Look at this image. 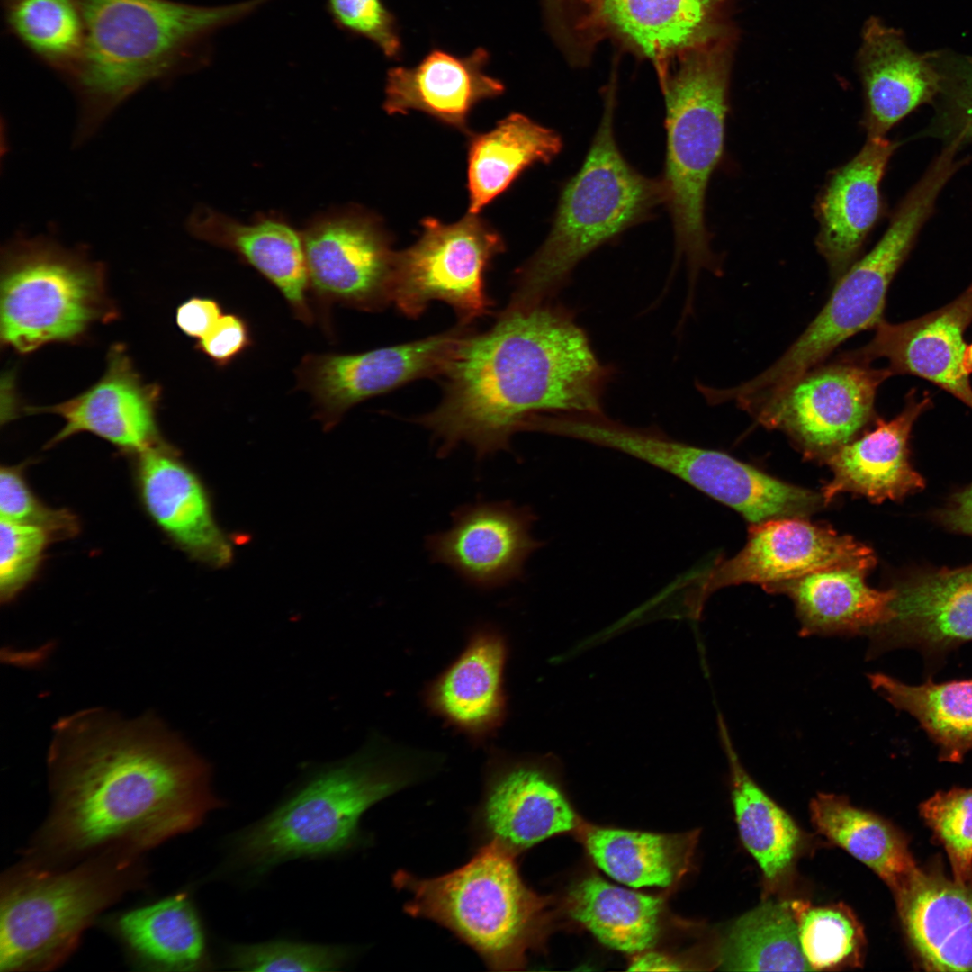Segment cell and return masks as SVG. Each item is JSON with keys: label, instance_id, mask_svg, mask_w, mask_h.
Masks as SVG:
<instances>
[{"label": "cell", "instance_id": "cell-42", "mask_svg": "<svg viewBox=\"0 0 972 972\" xmlns=\"http://www.w3.org/2000/svg\"><path fill=\"white\" fill-rule=\"evenodd\" d=\"M354 954L346 945L279 939L230 944L225 950L224 965L238 971L330 972L344 969Z\"/></svg>", "mask_w": 972, "mask_h": 972}, {"label": "cell", "instance_id": "cell-37", "mask_svg": "<svg viewBox=\"0 0 972 972\" xmlns=\"http://www.w3.org/2000/svg\"><path fill=\"white\" fill-rule=\"evenodd\" d=\"M571 915L603 944L625 952L650 948L659 932L660 898L617 886L596 876L569 894Z\"/></svg>", "mask_w": 972, "mask_h": 972}, {"label": "cell", "instance_id": "cell-6", "mask_svg": "<svg viewBox=\"0 0 972 972\" xmlns=\"http://www.w3.org/2000/svg\"><path fill=\"white\" fill-rule=\"evenodd\" d=\"M665 200L662 180L640 174L622 155L615 138L614 102L608 98L581 167L562 189L553 228L518 271L508 306L554 300L583 258L646 220Z\"/></svg>", "mask_w": 972, "mask_h": 972}, {"label": "cell", "instance_id": "cell-3", "mask_svg": "<svg viewBox=\"0 0 972 972\" xmlns=\"http://www.w3.org/2000/svg\"><path fill=\"white\" fill-rule=\"evenodd\" d=\"M429 758L373 738L352 755L308 769L274 809L229 837L223 870L256 879L289 860L359 848L364 813L423 777L435 765Z\"/></svg>", "mask_w": 972, "mask_h": 972}, {"label": "cell", "instance_id": "cell-13", "mask_svg": "<svg viewBox=\"0 0 972 972\" xmlns=\"http://www.w3.org/2000/svg\"><path fill=\"white\" fill-rule=\"evenodd\" d=\"M887 368L839 356L819 364L748 413L769 429L784 432L804 453L825 460L869 422Z\"/></svg>", "mask_w": 972, "mask_h": 972}, {"label": "cell", "instance_id": "cell-44", "mask_svg": "<svg viewBox=\"0 0 972 972\" xmlns=\"http://www.w3.org/2000/svg\"><path fill=\"white\" fill-rule=\"evenodd\" d=\"M22 465L0 470V518L43 529L52 541L75 537L78 518L67 508H52L33 493L24 479Z\"/></svg>", "mask_w": 972, "mask_h": 972}, {"label": "cell", "instance_id": "cell-32", "mask_svg": "<svg viewBox=\"0 0 972 972\" xmlns=\"http://www.w3.org/2000/svg\"><path fill=\"white\" fill-rule=\"evenodd\" d=\"M816 830L871 868L897 896L920 869L906 837L890 822L843 796L818 794L810 804Z\"/></svg>", "mask_w": 972, "mask_h": 972}, {"label": "cell", "instance_id": "cell-51", "mask_svg": "<svg viewBox=\"0 0 972 972\" xmlns=\"http://www.w3.org/2000/svg\"><path fill=\"white\" fill-rule=\"evenodd\" d=\"M631 970L671 971L680 970L678 964L670 958L656 952H646L634 959Z\"/></svg>", "mask_w": 972, "mask_h": 972}, {"label": "cell", "instance_id": "cell-18", "mask_svg": "<svg viewBox=\"0 0 972 972\" xmlns=\"http://www.w3.org/2000/svg\"><path fill=\"white\" fill-rule=\"evenodd\" d=\"M158 385L147 383L122 345L112 346L104 375L79 395L28 413L60 416L64 427L48 442L50 448L77 433L88 432L134 455L165 444L157 423Z\"/></svg>", "mask_w": 972, "mask_h": 972}, {"label": "cell", "instance_id": "cell-28", "mask_svg": "<svg viewBox=\"0 0 972 972\" xmlns=\"http://www.w3.org/2000/svg\"><path fill=\"white\" fill-rule=\"evenodd\" d=\"M198 238L237 253L284 296L296 319L314 321L302 237L274 219L243 224L210 209L189 220Z\"/></svg>", "mask_w": 972, "mask_h": 972}, {"label": "cell", "instance_id": "cell-34", "mask_svg": "<svg viewBox=\"0 0 972 972\" xmlns=\"http://www.w3.org/2000/svg\"><path fill=\"white\" fill-rule=\"evenodd\" d=\"M871 688L911 715L939 749V760L960 763L972 751V679L907 684L886 673L868 674Z\"/></svg>", "mask_w": 972, "mask_h": 972}, {"label": "cell", "instance_id": "cell-48", "mask_svg": "<svg viewBox=\"0 0 972 972\" xmlns=\"http://www.w3.org/2000/svg\"><path fill=\"white\" fill-rule=\"evenodd\" d=\"M942 75L941 90L948 94L956 142L972 140V62L948 61Z\"/></svg>", "mask_w": 972, "mask_h": 972}, {"label": "cell", "instance_id": "cell-45", "mask_svg": "<svg viewBox=\"0 0 972 972\" xmlns=\"http://www.w3.org/2000/svg\"><path fill=\"white\" fill-rule=\"evenodd\" d=\"M53 542L43 529L0 520V598L13 600L36 577L47 546Z\"/></svg>", "mask_w": 972, "mask_h": 972}, {"label": "cell", "instance_id": "cell-4", "mask_svg": "<svg viewBox=\"0 0 972 972\" xmlns=\"http://www.w3.org/2000/svg\"><path fill=\"white\" fill-rule=\"evenodd\" d=\"M269 1L200 6L171 0H77L86 47L70 80L84 105L86 128L142 86L201 58L214 32Z\"/></svg>", "mask_w": 972, "mask_h": 972}, {"label": "cell", "instance_id": "cell-52", "mask_svg": "<svg viewBox=\"0 0 972 972\" xmlns=\"http://www.w3.org/2000/svg\"><path fill=\"white\" fill-rule=\"evenodd\" d=\"M965 366L969 374L972 373V344L967 346L965 352Z\"/></svg>", "mask_w": 972, "mask_h": 972}, {"label": "cell", "instance_id": "cell-43", "mask_svg": "<svg viewBox=\"0 0 972 972\" xmlns=\"http://www.w3.org/2000/svg\"><path fill=\"white\" fill-rule=\"evenodd\" d=\"M919 809L947 852L953 878L972 883V788L938 791Z\"/></svg>", "mask_w": 972, "mask_h": 972}, {"label": "cell", "instance_id": "cell-26", "mask_svg": "<svg viewBox=\"0 0 972 972\" xmlns=\"http://www.w3.org/2000/svg\"><path fill=\"white\" fill-rule=\"evenodd\" d=\"M895 900L923 968L972 971V883L920 868Z\"/></svg>", "mask_w": 972, "mask_h": 972}, {"label": "cell", "instance_id": "cell-29", "mask_svg": "<svg viewBox=\"0 0 972 972\" xmlns=\"http://www.w3.org/2000/svg\"><path fill=\"white\" fill-rule=\"evenodd\" d=\"M869 571L832 567L764 589L792 599L801 635L869 634L886 621L895 595L893 588L880 590L868 586Z\"/></svg>", "mask_w": 972, "mask_h": 972}, {"label": "cell", "instance_id": "cell-50", "mask_svg": "<svg viewBox=\"0 0 972 972\" xmlns=\"http://www.w3.org/2000/svg\"><path fill=\"white\" fill-rule=\"evenodd\" d=\"M940 519L954 531L972 535V483L951 498Z\"/></svg>", "mask_w": 972, "mask_h": 972}, {"label": "cell", "instance_id": "cell-10", "mask_svg": "<svg viewBox=\"0 0 972 972\" xmlns=\"http://www.w3.org/2000/svg\"><path fill=\"white\" fill-rule=\"evenodd\" d=\"M934 203L931 191L912 188L878 243L835 283L826 304L797 339L761 374L722 389V400L750 410L821 364L848 338L875 328L883 320L889 284Z\"/></svg>", "mask_w": 972, "mask_h": 972}, {"label": "cell", "instance_id": "cell-38", "mask_svg": "<svg viewBox=\"0 0 972 972\" xmlns=\"http://www.w3.org/2000/svg\"><path fill=\"white\" fill-rule=\"evenodd\" d=\"M721 965L735 971L812 970L790 904L764 902L740 917L724 943Z\"/></svg>", "mask_w": 972, "mask_h": 972}, {"label": "cell", "instance_id": "cell-22", "mask_svg": "<svg viewBox=\"0 0 972 972\" xmlns=\"http://www.w3.org/2000/svg\"><path fill=\"white\" fill-rule=\"evenodd\" d=\"M135 482L144 509L178 547L213 567L228 564L231 547L213 518L196 475L166 443L135 455Z\"/></svg>", "mask_w": 972, "mask_h": 972}, {"label": "cell", "instance_id": "cell-11", "mask_svg": "<svg viewBox=\"0 0 972 972\" xmlns=\"http://www.w3.org/2000/svg\"><path fill=\"white\" fill-rule=\"evenodd\" d=\"M540 431L646 462L729 506L752 524L778 515L787 500L784 482L725 453L679 441L656 428L624 424L603 411L547 415L541 420Z\"/></svg>", "mask_w": 972, "mask_h": 972}, {"label": "cell", "instance_id": "cell-36", "mask_svg": "<svg viewBox=\"0 0 972 972\" xmlns=\"http://www.w3.org/2000/svg\"><path fill=\"white\" fill-rule=\"evenodd\" d=\"M696 835L591 827L585 845L597 866L632 887L668 886L687 868Z\"/></svg>", "mask_w": 972, "mask_h": 972}, {"label": "cell", "instance_id": "cell-17", "mask_svg": "<svg viewBox=\"0 0 972 972\" xmlns=\"http://www.w3.org/2000/svg\"><path fill=\"white\" fill-rule=\"evenodd\" d=\"M534 513L510 501L459 507L446 531L426 540L432 562L444 564L481 589L504 586L524 575L528 557L541 545L531 535Z\"/></svg>", "mask_w": 972, "mask_h": 972}, {"label": "cell", "instance_id": "cell-21", "mask_svg": "<svg viewBox=\"0 0 972 972\" xmlns=\"http://www.w3.org/2000/svg\"><path fill=\"white\" fill-rule=\"evenodd\" d=\"M474 823L483 843H498L518 855L572 830L577 815L545 771L508 759L489 768Z\"/></svg>", "mask_w": 972, "mask_h": 972}, {"label": "cell", "instance_id": "cell-49", "mask_svg": "<svg viewBox=\"0 0 972 972\" xmlns=\"http://www.w3.org/2000/svg\"><path fill=\"white\" fill-rule=\"evenodd\" d=\"M222 314V308L215 299L194 296L177 307L176 321L183 333L199 340L212 329Z\"/></svg>", "mask_w": 972, "mask_h": 972}, {"label": "cell", "instance_id": "cell-14", "mask_svg": "<svg viewBox=\"0 0 972 972\" xmlns=\"http://www.w3.org/2000/svg\"><path fill=\"white\" fill-rule=\"evenodd\" d=\"M472 331L461 322L422 339L353 354H308L295 370L297 389L312 399L326 428L355 405L417 379L439 376Z\"/></svg>", "mask_w": 972, "mask_h": 972}, {"label": "cell", "instance_id": "cell-25", "mask_svg": "<svg viewBox=\"0 0 972 972\" xmlns=\"http://www.w3.org/2000/svg\"><path fill=\"white\" fill-rule=\"evenodd\" d=\"M931 404L929 397H908L904 410L890 420L844 444L824 461L832 478L822 490L824 504L841 493L862 495L875 503L897 500L921 490L922 476L910 464L909 436L918 417Z\"/></svg>", "mask_w": 972, "mask_h": 972}, {"label": "cell", "instance_id": "cell-1", "mask_svg": "<svg viewBox=\"0 0 972 972\" xmlns=\"http://www.w3.org/2000/svg\"><path fill=\"white\" fill-rule=\"evenodd\" d=\"M49 770L50 811L25 850L45 865L142 856L224 806L210 763L151 714L90 709L59 720Z\"/></svg>", "mask_w": 972, "mask_h": 972}, {"label": "cell", "instance_id": "cell-7", "mask_svg": "<svg viewBox=\"0 0 972 972\" xmlns=\"http://www.w3.org/2000/svg\"><path fill=\"white\" fill-rule=\"evenodd\" d=\"M392 880L408 896L406 913L450 931L491 970L521 969L542 939L544 901L524 882L517 854L498 843L446 874L399 870Z\"/></svg>", "mask_w": 972, "mask_h": 972}, {"label": "cell", "instance_id": "cell-41", "mask_svg": "<svg viewBox=\"0 0 972 972\" xmlns=\"http://www.w3.org/2000/svg\"><path fill=\"white\" fill-rule=\"evenodd\" d=\"M790 906L802 952L812 970L862 965L864 931L849 907L843 904L812 906L802 901L791 902Z\"/></svg>", "mask_w": 972, "mask_h": 972}, {"label": "cell", "instance_id": "cell-47", "mask_svg": "<svg viewBox=\"0 0 972 972\" xmlns=\"http://www.w3.org/2000/svg\"><path fill=\"white\" fill-rule=\"evenodd\" d=\"M247 320L237 313H223L212 329L196 343V348L218 367H225L252 346Z\"/></svg>", "mask_w": 972, "mask_h": 972}, {"label": "cell", "instance_id": "cell-30", "mask_svg": "<svg viewBox=\"0 0 972 972\" xmlns=\"http://www.w3.org/2000/svg\"><path fill=\"white\" fill-rule=\"evenodd\" d=\"M506 647L491 630L477 632L462 654L434 682L432 707L470 734L495 728L504 715L503 670Z\"/></svg>", "mask_w": 972, "mask_h": 972}, {"label": "cell", "instance_id": "cell-16", "mask_svg": "<svg viewBox=\"0 0 972 972\" xmlns=\"http://www.w3.org/2000/svg\"><path fill=\"white\" fill-rule=\"evenodd\" d=\"M310 292L327 311L334 303L375 311L392 302L396 253L366 216H329L302 235Z\"/></svg>", "mask_w": 972, "mask_h": 972}, {"label": "cell", "instance_id": "cell-19", "mask_svg": "<svg viewBox=\"0 0 972 972\" xmlns=\"http://www.w3.org/2000/svg\"><path fill=\"white\" fill-rule=\"evenodd\" d=\"M971 322L972 284L950 303L922 317L897 324L882 320L868 343L839 356L867 364L886 358L892 375L928 380L972 408L963 338Z\"/></svg>", "mask_w": 972, "mask_h": 972}, {"label": "cell", "instance_id": "cell-8", "mask_svg": "<svg viewBox=\"0 0 972 972\" xmlns=\"http://www.w3.org/2000/svg\"><path fill=\"white\" fill-rule=\"evenodd\" d=\"M728 71L722 58H688L666 82V200L672 220L676 253L688 274V296L702 270L721 274L710 248L705 199L710 176L724 148Z\"/></svg>", "mask_w": 972, "mask_h": 972}, {"label": "cell", "instance_id": "cell-33", "mask_svg": "<svg viewBox=\"0 0 972 972\" xmlns=\"http://www.w3.org/2000/svg\"><path fill=\"white\" fill-rule=\"evenodd\" d=\"M562 148V140L555 130L519 113L472 137L468 155L469 212L478 213L526 168L550 162Z\"/></svg>", "mask_w": 972, "mask_h": 972}, {"label": "cell", "instance_id": "cell-23", "mask_svg": "<svg viewBox=\"0 0 972 972\" xmlns=\"http://www.w3.org/2000/svg\"><path fill=\"white\" fill-rule=\"evenodd\" d=\"M896 148L885 137H868L860 152L836 169L816 203L815 244L830 277L837 282L856 262L881 212L880 183Z\"/></svg>", "mask_w": 972, "mask_h": 972}, {"label": "cell", "instance_id": "cell-15", "mask_svg": "<svg viewBox=\"0 0 972 972\" xmlns=\"http://www.w3.org/2000/svg\"><path fill=\"white\" fill-rule=\"evenodd\" d=\"M876 564L869 547L847 535L806 521L779 518L752 524L744 547L729 559H718L692 577V599L698 610L718 589L742 583L763 588L817 571Z\"/></svg>", "mask_w": 972, "mask_h": 972}, {"label": "cell", "instance_id": "cell-27", "mask_svg": "<svg viewBox=\"0 0 972 972\" xmlns=\"http://www.w3.org/2000/svg\"><path fill=\"white\" fill-rule=\"evenodd\" d=\"M868 137H885L900 120L940 90L942 75L929 58L912 51L898 31L871 20L860 54Z\"/></svg>", "mask_w": 972, "mask_h": 972}, {"label": "cell", "instance_id": "cell-5", "mask_svg": "<svg viewBox=\"0 0 972 972\" xmlns=\"http://www.w3.org/2000/svg\"><path fill=\"white\" fill-rule=\"evenodd\" d=\"M141 857L111 851L66 866L24 858L4 872L0 970L46 971L63 964L104 909L143 886Z\"/></svg>", "mask_w": 972, "mask_h": 972}, {"label": "cell", "instance_id": "cell-40", "mask_svg": "<svg viewBox=\"0 0 972 972\" xmlns=\"http://www.w3.org/2000/svg\"><path fill=\"white\" fill-rule=\"evenodd\" d=\"M9 31L36 58L70 79L86 47L77 0H4Z\"/></svg>", "mask_w": 972, "mask_h": 972}, {"label": "cell", "instance_id": "cell-12", "mask_svg": "<svg viewBox=\"0 0 972 972\" xmlns=\"http://www.w3.org/2000/svg\"><path fill=\"white\" fill-rule=\"evenodd\" d=\"M422 226L419 239L396 253L392 302L410 318L433 301L449 304L462 322L490 313L484 273L504 250L500 236L472 213L453 224L426 218Z\"/></svg>", "mask_w": 972, "mask_h": 972}, {"label": "cell", "instance_id": "cell-35", "mask_svg": "<svg viewBox=\"0 0 972 972\" xmlns=\"http://www.w3.org/2000/svg\"><path fill=\"white\" fill-rule=\"evenodd\" d=\"M721 734L731 770L732 797L741 840L772 886L792 868L801 833L789 814L752 778L734 749L725 725Z\"/></svg>", "mask_w": 972, "mask_h": 972}, {"label": "cell", "instance_id": "cell-9", "mask_svg": "<svg viewBox=\"0 0 972 972\" xmlns=\"http://www.w3.org/2000/svg\"><path fill=\"white\" fill-rule=\"evenodd\" d=\"M1 266V341L18 353L78 340L118 315L104 266L77 250L20 238L3 252Z\"/></svg>", "mask_w": 972, "mask_h": 972}, {"label": "cell", "instance_id": "cell-20", "mask_svg": "<svg viewBox=\"0 0 972 972\" xmlns=\"http://www.w3.org/2000/svg\"><path fill=\"white\" fill-rule=\"evenodd\" d=\"M885 623L869 634V656L914 648L942 658L972 642V565L916 576L893 588Z\"/></svg>", "mask_w": 972, "mask_h": 972}, {"label": "cell", "instance_id": "cell-2", "mask_svg": "<svg viewBox=\"0 0 972 972\" xmlns=\"http://www.w3.org/2000/svg\"><path fill=\"white\" fill-rule=\"evenodd\" d=\"M613 375L572 310L554 300L508 306L463 339L440 375V403L416 422L439 441V456L467 444L482 459L508 450L538 416L603 411Z\"/></svg>", "mask_w": 972, "mask_h": 972}, {"label": "cell", "instance_id": "cell-46", "mask_svg": "<svg viewBox=\"0 0 972 972\" xmlns=\"http://www.w3.org/2000/svg\"><path fill=\"white\" fill-rule=\"evenodd\" d=\"M327 9L339 29L368 40L388 58L400 56L396 18L382 0H327Z\"/></svg>", "mask_w": 972, "mask_h": 972}, {"label": "cell", "instance_id": "cell-24", "mask_svg": "<svg viewBox=\"0 0 972 972\" xmlns=\"http://www.w3.org/2000/svg\"><path fill=\"white\" fill-rule=\"evenodd\" d=\"M489 60L482 47L464 57L433 49L414 67L388 70L383 108L389 114L421 111L467 131L472 108L505 91L501 81L485 73Z\"/></svg>", "mask_w": 972, "mask_h": 972}, {"label": "cell", "instance_id": "cell-39", "mask_svg": "<svg viewBox=\"0 0 972 972\" xmlns=\"http://www.w3.org/2000/svg\"><path fill=\"white\" fill-rule=\"evenodd\" d=\"M601 6L620 33L658 60L698 40L711 0H601Z\"/></svg>", "mask_w": 972, "mask_h": 972}, {"label": "cell", "instance_id": "cell-31", "mask_svg": "<svg viewBox=\"0 0 972 972\" xmlns=\"http://www.w3.org/2000/svg\"><path fill=\"white\" fill-rule=\"evenodd\" d=\"M113 930L135 962L150 969L194 971L210 965L202 924L187 893L123 913Z\"/></svg>", "mask_w": 972, "mask_h": 972}]
</instances>
